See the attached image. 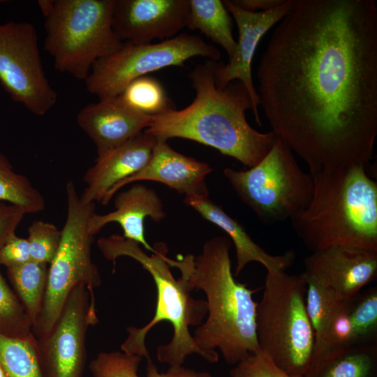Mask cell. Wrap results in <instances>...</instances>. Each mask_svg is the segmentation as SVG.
<instances>
[{
	"label": "cell",
	"instance_id": "obj_1",
	"mask_svg": "<svg viewBox=\"0 0 377 377\" xmlns=\"http://www.w3.org/2000/svg\"><path fill=\"white\" fill-rule=\"evenodd\" d=\"M273 131L320 170L367 167L377 135V5L292 0L257 69Z\"/></svg>",
	"mask_w": 377,
	"mask_h": 377
},
{
	"label": "cell",
	"instance_id": "obj_2",
	"mask_svg": "<svg viewBox=\"0 0 377 377\" xmlns=\"http://www.w3.org/2000/svg\"><path fill=\"white\" fill-rule=\"evenodd\" d=\"M216 63L207 59L196 65L188 74L195 91L193 102L182 110L153 117L145 131L158 140L195 141L253 167L267 154L278 136L250 126L246 111L253 106L248 91L238 80L219 87L214 77Z\"/></svg>",
	"mask_w": 377,
	"mask_h": 377
},
{
	"label": "cell",
	"instance_id": "obj_3",
	"mask_svg": "<svg viewBox=\"0 0 377 377\" xmlns=\"http://www.w3.org/2000/svg\"><path fill=\"white\" fill-rule=\"evenodd\" d=\"M232 242L226 236L207 240L197 256L188 254L176 260L167 258L178 269L193 290L207 297V318L194 332L193 340L203 351L236 364L260 349L256 330L257 302L255 290L237 281L232 272L230 251Z\"/></svg>",
	"mask_w": 377,
	"mask_h": 377
},
{
	"label": "cell",
	"instance_id": "obj_4",
	"mask_svg": "<svg viewBox=\"0 0 377 377\" xmlns=\"http://www.w3.org/2000/svg\"><path fill=\"white\" fill-rule=\"evenodd\" d=\"M311 175L308 205L291 219L312 251L333 246L377 251V183L367 167L320 170Z\"/></svg>",
	"mask_w": 377,
	"mask_h": 377
},
{
	"label": "cell",
	"instance_id": "obj_5",
	"mask_svg": "<svg viewBox=\"0 0 377 377\" xmlns=\"http://www.w3.org/2000/svg\"><path fill=\"white\" fill-rule=\"evenodd\" d=\"M97 246L103 257L114 263L119 257L127 256L138 262L152 276L157 292L156 306L153 318L140 328H127L128 336L121 346L123 352L145 357L151 361L146 347L148 332L163 320L172 326L170 341L157 348V359L170 367L183 365L188 355H200L209 363H215L219 357L210 355L198 347L190 332L191 326H199L207 313L206 300H195L191 293V283L182 277L175 278L167 262V249L163 244H156L151 256L140 244L119 235L101 237Z\"/></svg>",
	"mask_w": 377,
	"mask_h": 377
},
{
	"label": "cell",
	"instance_id": "obj_6",
	"mask_svg": "<svg viewBox=\"0 0 377 377\" xmlns=\"http://www.w3.org/2000/svg\"><path fill=\"white\" fill-rule=\"evenodd\" d=\"M306 290L302 274L267 272L256 306L260 350L292 377H304L313 354L314 333L306 309Z\"/></svg>",
	"mask_w": 377,
	"mask_h": 377
},
{
	"label": "cell",
	"instance_id": "obj_7",
	"mask_svg": "<svg viewBox=\"0 0 377 377\" xmlns=\"http://www.w3.org/2000/svg\"><path fill=\"white\" fill-rule=\"evenodd\" d=\"M115 0H55L45 17L44 49L57 71L84 80L124 43L112 27Z\"/></svg>",
	"mask_w": 377,
	"mask_h": 377
},
{
	"label": "cell",
	"instance_id": "obj_8",
	"mask_svg": "<svg viewBox=\"0 0 377 377\" xmlns=\"http://www.w3.org/2000/svg\"><path fill=\"white\" fill-rule=\"evenodd\" d=\"M67 216L61 229L57 252L48 267V275L43 305L32 327L36 339L47 336L57 320L71 292L78 285L86 286L90 295L89 310L97 318L94 288L101 283L97 267L91 256L94 235L88 229L95 202L81 200L72 181L66 185Z\"/></svg>",
	"mask_w": 377,
	"mask_h": 377
},
{
	"label": "cell",
	"instance_id": "obj_9",
	"mask_svg": "<svg viewBox=\"0 0 377 377\" xmlns=\"http://www.w3.org/2000/svg\"><path fill=\"white\" fill-rule=\"evenodd\" d=\"M223 175L240 200L267 224L291 220L308 205L313 189L311 174L279 137L256 165L245 170L226 168Z\"/></svg>",
	"mask_w": 377,
	"mask_h": 377
},
{
	"label": "cell",
	"instance_id": "obj_10",
	"mask_svg": "<svg viewBox=\"0 0 377 377\" xmlns=\"http://www.w3.org/2000/svg\"><path fill=\"white\" fill-rule=\"evenodd\" d=\"M195 57L216 61L221 52L198 36L186 33L156 43H124L95 62L84 80L86 89L99 99L119 96L134 80L166 67L183 66Z\"/></svg>",
	"mask_w": 377,
	"mask_h": 377
},
{
	"label": "cell",
	"instance_id": "obj_11",
	"mask_svg": "<svg viewBox=\"0 0 377 377\" xmlns=\"http://www.w3.org/2000/svg\"><path fill=\"white\" fill-rule=\"evenodd\" d=\"M0 83L13 101L34 115H45L56 104L58 95L45 75L32 24H0Z\"/></svg>",
	"mask_w": 377,
	"mask_h": 377
},
{
	"label": "cell",
	"instance_id": "obj_12",
	"mask_svg": "<svg viewBox=\"0 0 377 377\" xmlns=\"http://www.w3.org/2000/svg\"><path fill=\"white\" fill-rule=\"evenodd\" d=\"M90 295L84 285L71 292L49 334L36 339L40 377H82L86 362L87 328L98 323L89 310Z\"/></svg>",
	"mask_w": 377,
	"mask_h": 377
},
{
	"label": "cell",
	"instance_id": "obj_13",
	"mask_svg": "<svg viewBox=\"0 0 377 377\" xmlns=\"http://www.w3.org/2000/svg\"><path fill=\"white\" fill-rule=\"evenodd\" d=\"M223 3L236 23L238 40L228 62L226 64L222 62L216 63L215 81L221 88H225L234 80L241 82L249 92L253 106L252 112L256 121L260 126L258 112L260 101L252 78V61L261 38L285 16L291 6L292 0H284L278 6L260 12L242 9L231 0L223 1Z\"/></svg>",
	"mask_w": 377,
	"mask_h": 377
},
{
	"label": "cell",
	"instance_id": "obj_14",
	"mask_svg": "<svg viewBox=\"0 0 377 377\" xmlns=\"http://www.w3.org/2000/svg\"><path fill=\"white\" fill-rule=\"evenodd\" d=\"M189 0H115L112 27L123 43L168 40L186 27Z\"/></svg>",
	"mask_w": 377,
	"mask_h": 377
},
{
	"label": "cell",
	"instance_id": "obj_15",
	"mask_svg": "<svg viewBox=\"0 0 377 377\" xmlns=\"http://www.w3.org/2000/svg\"><path fill=\"white\" fill-rule=\"evenodd\" d=\"M302 273L324 286L340 301L348 300L376 279L377 251L333 246L313 251Z\"/></svg>",
	"mask_w": 377,
	"mask_h": 377
},
{
	"label": "cell",
	"instance_id": "obj_16",
	"mask_svg": "<svg viewBox=\"0 0 377 377\" xmlns=\"http://www.w3.org/2000/svg\"><path fill=\"white\" fill-rule=\"evenodd\" d=\"M373 343H377L376 286L338 304L314 340L311 364L335 353Z\"/></svg>",
	"mask_w": 377,
	"mask_h": 377
},
{
	"label": "cell",
	"instance_id": "obj_17",
	"mask_svg": "<svg viewBox=\"0 0 377 377\" xmlns=\"http://www.w3.org/2000/svg\"><path fill=\"white\" fill-rule=\"evenodd\" d=\"M76 121L95 145L99 156L148 128L153 117L132 108L119 95L85 105Z\"/></svg>",
	"mask_w": 377,
	"mask_h": 377
},
{
	"label": "cell",
	"instance_id": "obj_18",
	"mask_svg": "<svg viewBox=\"0 0 377 377\" xmlns=\"http://www.w3.org/2000/svg\"><path fill=\"white\" fill-rule=\"evenodd\" d=\"M212 171L207 163L177 152L167 141L158 140L148 163L135 175L114 185L101 203L106 205L124 186L146 180L163 184L185 196L208 195L205 179Z\"/></svg>",
	"mask_w": 377,
	"mask_h": 377
},
{
	"label": "cell",
	"instance_id": "obj_19",
	"mask_svg": "<svg viewBox=\"0 0 377 377\" xmlns=\"http://www.w3.org/2000/svg\"><path fill=\"white\" fill-rule=\"evenodd\" d=\"M157 138L145 130L121 145L97 156L85 172L86 186L80 195L84 203L101 202L117 184L142 170L149 161Z\"/></svg>",
	"mask_w": 377,
	"mask_h": 377
},
{
	"label": "cell",
	"instance_id": "obj_20",
	"mask_svg": "<svg viewBox=\"0 0 377 377\" xmlns=\"http://www.w3.org/2000/svg\"><path fill=\"white\" fill-rule=\"evenodd\" d=\"M115 209L105 214L94 212L88 223L89 232L94 236L105 225L117 223L122 228L123 237L133 240L154 253L155 249L146 240L145 220L149 217L160 222L165 217L161 200L152 188L136 184L119 193L114 201Z\"/></svg>",
	"mask_w": 377,
	"mask_h": 377
},
{
	"label": "cell",
	"instance_id": "obj_21",
	"mask_svg": "<svg viewBox=\"0 0 377 377\" xmlns=\"http://www.w3.org/2000/svg\"><path fill=\"white\" fill-rule=\"evenodd\" d=\"M184 202L228 235L236 251L235 276L252 262L261 264L267 272L286 271L293 264L295 253L293 251L280 255L268 253L252 239L240 223L212 202L208 195L185 196Z\"/></svg>",
	"mask_w": 377,
	"mask_h": 377
},
{
	"label": "cell",
	"instance_id": "obj_22",
	"mask_svg": "<svg viewBox=\"0 0 377 377\" xmlns=\"http://www.w3.org/2000/svg\"><path fill=\"white\" fill-rule=\"evenodd\" d=\"M304 377H377V343L327 355L312 363Z\"/></svg>",
	"mask_w": 377,
	"mask_h": 377
},
{
	"label": "cell",
	"instance_id": "obj_23",
	"mask_svg": "<svg viewBox=\"0 0 377 377\" xmlns=\"http://www.w3.org/2000/svg\"><path fill=\"white\" fill-rule=\"evenodd\" d=\"M186 27L199 30L221 46L230 59L235 50L232 22L223 1L220 0H189Z\"/></svg>",
	"mask_w": 377,
	"mask_h": 377
},
{
	"label": "cell",
	"instance_id": "obj_24",
	"mask_svg": "<svg viewBox=\"0 0 377 377\" xmlns=\"http://www.w3.org/2000/svg\"><path fill=\"white\" fill-rule=\"evenodd\" d=\"M7 275L33 327L39 316L45 293L47 264L30 260L17 267L7 268Z\"/></svg>",
	"mask_w": 377,
	"mask_h": 377
},
{
	"label": "cell",
	"instance_id": "obj_25",
	"mask_svg": "<svg viewBox=\"0 0 377 377\" xmlns=\"http://www.w3.org/2000/svg\"><path fill=\"white\" fill-rule=\"evenodd\" d=\"M22 208L25 214L44 210L45 198L24 175L15 172L8 158L0 151V202Z\"/></svg>",
	"mask_w": 377,
	"mask_h": 377
},
{
	"label": "cell",
	"instance_id": "obj_26",
	"mask_svg": "<svg viewBox=\"0 0 377 377\" xmlns=\"http://www.w3.org/2000/svg\"><path fill=\"white\" fill-rule=\"evenodd\" d=\"M120 96L130 107L151 117L176 110L162 84L149 75L132 81Z\"/></svg>",
	"mask_w": 377,
	"mask_h": 377
},
{
	"label": "cell",
	"instance_id": "obj_27",
	"mask_svg": "<svg viewBox=\"0 0 377 377\" xmlns=\"http://www.w3.org/2000/svg\"><path fill=\"white\" fill-rule=\"evenodd\" d=\"M36 343V339H11L0 333V362L7 377H40Z\"/></svg>",
	"mask_w": 377,
	"mask_h": 377
},
{
	"label": "cell",
	"instance_id": "obj_28",
	"mask_svg": "<svg viewBox=\"0 0 377 377\" xmlns=\"http://www.w3.org/2000/svg\"><path fill=\"white\" fill-rule=\"evenodd\" d=\"M0 333L20 340L36 339L32 324L16 294L10 289L0 270Z\"/></svg>",
	"mask_w": 377,
	"mask_h": 377
},
{
	"label": "cell",
	"instance_id": "obj_29",
	"mask_svg": "<svg viewBox=\"0 0 377 377\" xmlns=\"http://www.w3.org/2000/svg\"><path fill=\"white\" fill-rule=\"evenodd\" d=\"M61 230L54 224L42 220H35L28 228L27 240L31 260L50 264L59 249Z\"/></svg>",
	"mask_w": 377,
	"mask_h": 377
},
{
	"label": "cell",
	"instance_id": "obj_30",
	"mask_svg": "<svg viewBox=\"0 0 377 377\" xmlns=\"http://www.w3.org/2000/svg\"><path fill=\"white\" fill-rule=\"evenodd\" d=\"M142 360L138 355L124 352H101L89 364L92 377H139Z\"/></svg>",
	"mask_w": 377,
	"mask_h": 377
},
{
	"label": "cell",
	"instance_id": "obj_31",
	"mask_svg": "<svg viewBox=\"0 0 377 377\" xmlns=\"http://www.w3.org/2000/svg\"><path fill=\"white\" fill-rule=\"evenodd\" d=\"M231 377H292L261 350L249 354L230 371Z\"/></svg>",
	"mask_w": 377,
	"mask_h": 377
},
{
	"label": "cell",
	"instance_id": "obj_32",
	"mask_svg": "<svg viewBox=\"0 0 377 377\" xmlns=\"http://www.w3.org/2000/svg\"><path fill=\"white\" fill-rule=\"evenodd\" d=\"M31 260L27 238L13 235L0 249V265L17 267Z\"/></svg>",
	"mask_w": 377,
	"mask_h": 377
},
{
	"label": "cell",
	"instance_id": "obj_33",
	"mask_svg": "<svg viewBox=\"0 0 377 377\" xmlns=\"http://www.w3.org/2000/svg\"><path fill=\"white\" fill-rule=\"evenodd\" d=\"M24 214L22 208L0 202V249L15 233Z\"/></svg>",
	"mask_w": 377,
	"mask_h": 377
},
{
	"label": "cell",
	"instance_id": "obj_34",
	"mask_svg": "<svg viewBox=\"0 0 377 377\" xmlns=\"http://www.w3.org/2000/svg\"><path fill=\"white\" fill-rule=\"evenodd\" d=\"M147 377H212L205 371H196L182 366L170 367L166 372L159 373L151 361L147 362Z\"/></svg>",
	"mask_w": 377,
	"mask_h": 377
},
{
	"label": "cell",
	"instance_id": "obj_35",
	"mask_svg": "<svg viewBox=\"0 0 377 377\" xmlns=\"http://www.w3.org/2000/svg\"><path fill=\"white\" fill-rule=\"evenodd\" d=\"M237 6L250 12L266 11L281 4L284 0H231Z\"/></svg>",
	"mask_w": 377,
	"mask_h": 377
},
{
	"label": "cell",
	"instance_id": "obj_36",
	"mask_svg": "<svg viewBox=\"0 0 377 377\" xmlns=\"http://www.w3.org/2000/svg\"><path fill=\"white\" fill-rule=\"evenodd\" d=\"M39 8L43 15L47 17L52 11L54 1L52 0H39L37 1Z\"/></svg>",
	"mask_w": 377,
	"mask_h": 377
},
{
	"label": "cell",
	"instance_id": "obj_37",
	"mask_svg": "<svg viewBox=\"0 0 377 377\" xmlns=\"http://www.w3.org/2000/svg\"><path fill=\"white\" fill-rule=\"evenodd\" d=\"M0 377H7L5 370L1 362H0Z\"/></svg>",
	"mask_w": 377,
	"mask_h": 377
}]
</instances>
